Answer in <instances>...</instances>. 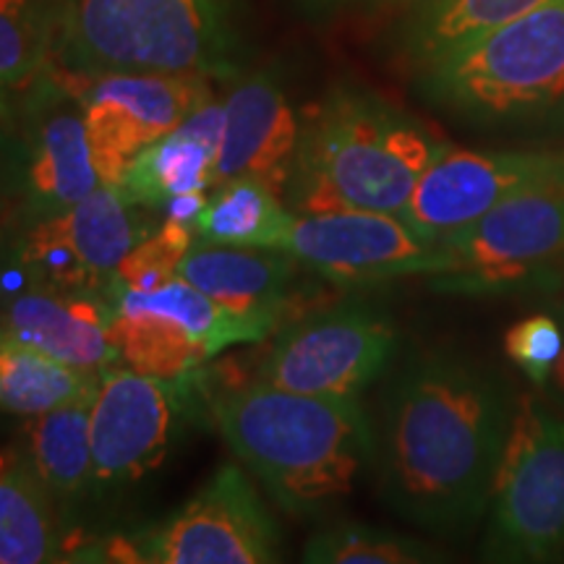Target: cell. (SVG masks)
Masks as SVG:
<instances>
[{
  "instance_id": "1",
  "label": "cell",
  "mask_w": 564,
  "mask_h": 564,
  "mask_svg": "<svg viewBox=\"0 0 564 564\" xmlns=\"http://www.w3.org/2000/svg\"><path fill=\"white\" fill-rule=\"evenodd\" d=\"M514 405L497 373L460 356L408 364L384 400L379 489L408 523L460 533L486 514Z\"/></svg>"
},
{
  "instance_id": "2",
  "label": "cell",
  "mask_w": 564,
  "mask_h": 564,
  "mask_svg": "<svg viewBox=\"0 0 564 564\" xmlns=\"http://www.w3.org/2000/svg\"><path fill=\"white\" fill-rule=\"evenodd\" d=\"M209 413L238 460L299 518L348 499L377 455L358 398L291 392L257 379L220 394Z\"/></svg>"
},
{
  "instance_id": "3",
  "label": "cell",
  "mask_w": 564,
  "mask_h": 564,
  "mask_svg": "<svg viewBox=\"0 0 564 564\" xmlns=\"http://www.w3.org/2000/svg\"><path fill=\"white\" fill-rule=\"evenodd\" d=\"M442 150L444 141L379 97L337 89L303 121L285 202L295 215H400Z\"/></svg>"
},
{
  "instance_id": "4",
  "label": "cell",
  "mask_w": 564,
  "mask_h": 564,
  "mask_svg": "<svg viewBox=\"0 0 564 564\" xmlns=\"http://www.w3.org/2000/svg\"><path fill=\"white\" fill-rule=\"evenodd\" d=\"M53 61L70 74L241 70V0H61Z\"/></svg>"
},
{
  "instance_id": "5",
  "label": "cell",
  "mask_w": 564,
  "mask_h": 564,
  "mask_svg": "<svg viewBox=\"0 0 564 564\" xmlns=\"http://www.w3.org/2000/svg\"><path fill=\"white\" fill-rule=\"evenodd\" d=\"M421 74L423 97L463 121L564 131V0L470 40Z\"/></svg>"
},
{
  "instance_id": "6",
  "label": "cell",
  "mask_w": 564,
  "mask_h": 564,
  "mask_svg": "<svg viewBox=\"0 0 564 564\" xmlns=\"http://www.w3.org/2000/svg\"><path fill=\"white\" fill-rule=\"evenodd\" d=\"M118 183L51 215L11 212L0 225V299L30 285L105 293L123 257L158 228Z\"/></svg>"
},
{
  "instance_id": "7",
  "label": "cell",
  "mask_w": 564,
  "mask_h": 564,
  "mask_svg": "<svg viewBox=\"0 0 564 564\" xmlns=\"http://www.w3.org/2000/svg\"><path fill=\"white\" fill-rule=\"evenodd\" d=\"M486 514V560L546 562L564 552V415L535 394L514 403Z\"/></svg>"
},
{
  "instance_id": "8",
  "label": "cell",
  "mask_w": 564,
  "mask_h": 564,
  "mask_svg": "<svg viewBox=\"0 0 564 564\" xmlns=\"http://www.w3.org/2000/svg\"><path fill=\"white\" fill-rule=\"evenodd\" d=\"M108 301L118 364L147 377H188L230 345L270 337L257 322L223 308L181 274L154 291L108 293Z\"/></svg>"
},
{
  "instance_id": "9",
  "label": "cell",
  "mask_w": 564,
  "mask_h": 564,
  "mask_svg": "<svg viewBox=\"0 0 564 564\" xmlns=\"http://www.w3.org/2000/svg\"><path fill=\"white\" fill-rule=\"evenodd\" d=\"M141 564H270L280 560V528L238 465L215 476L178 512L116 541L110 560Z\"/></svg>"
},
{
  "instance_id": "10",
  "label": "cell",
  "mask_w": 564,
  "mask_h": 564,
  "mask_svg": "<svg viewBox=\"0 0 564 564\" xmlns=\"http://www.w3.org/2000/svg\"><path fill=\"white\" fill-rule=\"evenodd\" d=\"M194 377H147L121 364L100 371L91 398V491L137 484L165 463L194 408Z\"/></svg>"
},
{
  "instance_id": "11",
  "label": "cell",
  "mask_w": 564,
  "mask_h": 564,
  "mask_svg": "<svg viewBox=\"0 0 564 564\" xmlns=\"http://www.w3.org/2000/svg\"><path fill=\"white\" fill-rule=\"evenodd\" d=\"M398 327L369 306H337L280 329L257 379L280 390L358 398L387 369Z\"/></svg>"
},
{
  "instance_id": "12",
  "label": "cell",
  "mask_w": 564,
  "mask_h": 564,
  "mask_svg": "<svg viewBox=\"0 0 564 564\" xmlns=\"http://www.w3.org/2000/svg\"><path fill=\"white\" fill-rule=\"evenodd\" d=\"M544 188H564V152H499L444 144L398 217L436 243L512 196Z\"/></svg>"
},
{
  "instance_id": "13",
  "label": "cell",
  "mask_w": 564,
  "mask_h": 564,
  "mask_svg": "<svg viewBox=\"0 0 564 564\" xmlns=\"http://www.w3.org/2000/svg\"><path fill=\"white\" fill-rule=\"evenodd\" d=\"M84 123L91 162L102 183H121L147 147L178 129L212 100L207 76L192 74H97L82 76Z\"/></svg>"
},
{
  "instance_id": "14",
  "label": "cell",
  "mask_w": 564,
  "mask_h": 564,
  "mask_svg": "<svg viewBox=\"0 0 564 564\" xmlns=\"http://www.w3.org/2000/svg\"><path fill=\"white\" fill-rule=\"evenodd\" d=\"M434 285L444 291H499L564 253V188L512 196L436 241Z\"/></svg>"
},
{
  "instance_id": "15",
  "label": "cell",
  "mask_w": 564,
  "mask_h": 564,
  "mask_svg": "<svg viewBox=\"0 0 564 564\" xmlns=\"http://www.w3.org/2000/svg\"><path fill=\"white\" fill-rule=\"evenodd\" d=\"M21 89L17 121L26 144V186L13 212L51 215L102 183L91 162L79 79L51 61Z\"/></svg>"
},
{
  "instance_id": "16",
  "label": "cell",
  "mask_w": 564,
  "mask_h": 564,
  "mask_svg": "<svg viewBox=\"0 0 564 564\" xmlns=\"http://www.w3.org/2000/svg\"><path fill=\"white\" fill-rule=\"evenodd\" d=\"M280 251L337 285L384 282L405 274H436V243L398 215L322 212L295 215Z\"/></svg>"
},
{
  "instance_id": "17",
  "label": "cell",
  "mask_w": 564,
  "mask_h": 564,
  "mask_svg": "<svg viewBox=\"0 0 564 564\" xmlns=\"http://www.w3.org/2000/svg\"><path fill=\"white\" fill-rule=\"evenodd\" d=\"M223 110V141L212 188L249 178L285 199L303 123L278 76L270 70L246 76L225 97Z\"/></svg>"
},
{
  "instance_id": "18",
  "label": "cell",
  "mask_w": 564,
  "mask_h": 564,
  "mask_svg": "<svg viewBox=\"0 0 564 564\" xmlns=\"http://www.w3.org/2000/svg\"><path fill=\"white\" fill-rule=\"evenodd\" d=\"M223 102H204L178 129L147 147L118 186L131 202L167 220L194 225L207 204L223 141Z\"/></svg>"
},
{
  "instance_id": "19",
  "label": "cell",
  "mask_w": 564,
  "mask_h": 564,
  "mask_svg": "<svg viewBox=\"0 0 564 564\" xmlns=\"http://www.w3.org/2000/svg\"><path fill=\"white\" fill-rule=\"evenodd\" d=\"M110 316L112 306L100 291L30 285L0 299V327L63 364L97 373L118 364Z\"/></svg>"
},
{
  "instance_id": "20",
  "label": "cell",
  "mask_w": 564,
  "mask_h": 564,
  "mask_svg": "<svg viewBox=\"0 0 564 564\" xmlns=\"http://www.w3.org/2000/svg\"><path fill=\"white\" fill-rule=\"evenodd\" d=\"M295 264L288 251L199 243L181 264V278L228 312L274 333L291 301Z\"/></svg>"
},
{
  "instance_id": "21",
  "label": "cell",
  "mask_w": 564,
  "mask_h": 564,
  "mask_svg": "<svg viewBox=\"0 0 564 564\" xmlns=\"http://www.w3.org/2000/svg\"><path fill=\"white\" fill-rule=\"evenodd\" d=\"M55 497L30 457L0 453V564L63 562Z\"/></svg>"
},
{
  "instance_id": "22",
  "label": "cell",
  "mask_w": 564,
  "mask_h": 564,
  "mask_svg": "<svg viewBox=\"0 0 564 564\" xmlns=\"http://www.w3.org/2000/svg\"><path fill=\"white\" fill-rule=\"evenodd\" d=\"M91 398L74 400L32 415L26 426V457L58 502L76 505L95 486L91 463Z\"/></svg>"
},
{
  "instance_id": "23",
  "label": "cell",
  "mask_w": 564,
  "mask_h": 564,
  "mask_svg": "<svg viewBox=\"0 0 564 564\" xmlns=\"http://www.w3.org/2000/svg\"><path fill=\"white\" fill-rule=\"evenodd\" d=\"M100 373L63 364L0 327V411L40 415L97 390Z\"/></svg>"
},
{
  "instance_id": "24",
  "label": "cell",
  "mask_w": 564,
  "mask_h": 564,
  "mask_svg": "<svg viewBox=\"0 0 564 564\" xmlns=\"http://www.w3.org/2000/svg\"><path fill=\"white\" fill-rule=\"evenodd\" d=\"M293 223L291 207L282 196L259 181H230L215 188L194 232L199 243L243 246V249H280Z\"/></svg>"
},
{
  "instance_id": "25",
  "label": "cell",
  "mask_w": 564,
  "mask_h": 564,
  "mask_svg": "<svg viewBox=\"0 0 564 564\" xmlns=\"http://www.w3.org/2000/svg\"><path fill=\"white\" fill-rule=\"evenodd\" d=\"M552 0H423L405 30V53L423 68Z\"/></svg>"
},
{
  "instance_id": "26",
  "label": "cell",
  "mask_w": 564,
  "mask_h": 564,
  "mask_svg": "<svg viewBox=\"0 0 564 564\" xmlns=\"http://www.w3.org/2000/svg\"><path fill=\"white\" fill-rule=\"evenodd\" d=\"M61 0H0V87L21 89L55 55Z\"/></svg>"
},
{
  "instance_id": "27",
  "label": "cell",
  "mask_w": 564,
  "mask_h": 564,
  "mask_svg": "<svg viewBox=\"0 0 564 564\" xmlns=\"http://www.w3.org/2000/svg\"><path fill=\"white\" fill-rule=\"evenodd\" d=\"M303 562L312 564H426L440 554L411 535L364 523H335L303 544Z\"/></svg>"
},
{
  "instance_id": "28",
  "label": "cell",
  "mask_w": 564,
  "mask_h": 564,
  "mask_svg": "<svg viewBox=\"0 0 564 564\" xmlns=\"http://www.w3.org/2000/svg\"><path fill=\"white\" fill-rule=\"evenodd\" d=\"M194 225L181 220H167L158 225L150 236L141 238L133 249L126 253L123 262L112 272L108 293L123 291H154L165 282L178 278L183 259L194 249Z\"/></svg>"
},
{
  "instance_id": "29",
  "label": "cell",
  "mask_w": 564,
  "mask_h": 564,
  "mask_svg": "<svg viewBox=\"0 0 564 564\" xmlns=\"http://www.w3.org/2000/svg\"><path fill=\"white\" fill-rule=\"evenodd\" d=\"M564 348V329L556 316L533 314L512 324L505 335V350L510 361L525 373L535 387H544L549 373L560 361Z\"/></svg>"
},
{
  "instance_id": "30",
  "label": "cell",
  "mask_w": 564,
  "mask_h": 564,
  "mask_svg": "<svg viewBox=\"0 0 564 564\" xmlns=\"http://www.w3.org/2000/svg\"><path fill=\"white\" fill-rule=\"evenodd\" d=\"M26 186V144L17 112L0 110V220L21 204Z\"/></svg>"
},
{
  "instance_id": "31",
  "label": "cell",
  "mask_w": 564,
  "mask_h": 564,
  "mask_svg": "<svg viewBox=\"0 0 564 564\" xmlns=\"http://www.w3.org/2000/svg\"><path fill=\"white\" fill-rule=\"evenodd\" d=\"M556 319H560L562 329H564V303H562L560 308H556ZM541 390H544L549 405H552L554 411H560L564 415V348H562L560 361H556L552 373H549L546 384L541 387Z\"/></svg>"
},
{
  "instance_id": "32",
  "label": "cell",
  "mask_w": 564,
  "mask_h": 564,
  "mask_svg": "<svg viewBox=\"0 0 564 564\" xmlns=\"http://www.w3.org/2000/svg\"><path fill=\"white\" fill-rule=\"evenodd\" d=\"M0 110H6V112H17V100H13L11 89H3V87H0Z\"/></svg>"
}]
</instances>
